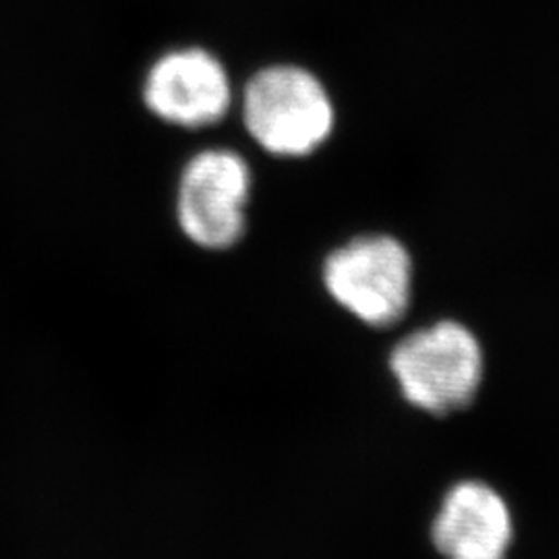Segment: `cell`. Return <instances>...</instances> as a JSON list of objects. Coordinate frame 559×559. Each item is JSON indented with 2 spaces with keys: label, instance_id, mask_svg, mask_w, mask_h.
I'll return each mask as SVG.
<instances>
[{
  "label": "cell",
  "instance_id": "1",
  "mask_svg": "<svg viewBox=\"0 0 559 559\" xmlns=\"http://www.w3.org/2000/svg\"><path fill=\"white\" fill-rule=\"evenodd\" d=\"M388 371L406 404L431 417H448L477 399L485 378V353L468 325L433 321L390 348Z\"/></svg>",
  "mask_w": 559,
  "mask_h": 559
},
{
  "label": "cell",
  "instance_id": "2",
  "mask_svg": "<svg viewBox=\"0 0 559 559\" xmlns=\"http://www.w3.org/2000/svg\"><path fill=\"white\" fill-rule=\"evenodd\" d=\"M321 284L344 313L371 330L406 318L415 290V263L392 235H360L332 249L321 263Z\"/></svg>",
  "mask_w": 559,
  "mask_h": 559
},
{
  "label": "cell",
  "instance_id": "3",
  "mask_svg": "<svg viewBox=\"0 0 559 559\" xmlns=\"http://www.w3.org/2000/svg\"><path fill=\"white\" fill-rule=\"evenodd\" d=\"M242 120L267 154L305 158L330 140L336 112L328 90L297 64H272L242 90Z\"/></svg>",
  "mask_w": 559,
  "mask_h": 559
},
{
  "label": "cell",
  "instance_id": "4",
  "mask_svg": "<svg viewBox=\"0 0 559 559\" xmlns=\"http://www.w3.org/2000/svg\"><path fill=\"white\" fill-rule=\"evenodd\" d=\"M253 175L247 160L224 147L187 162L177 193V221L187 239L205 251L233 249L247 228Z\"/></svg>",
  "mask_w": 559,
  "mask_h": 559
},
{
  "label": "cell",
  "instance_id": "5",
  "mask_svg": "<svg viewBox=\"0 0 559 559\" xmlns=\"http://www.w3.org/2000/svg\"><path fill=\"white\" fill-rule=\"evenodd\" d=\"M143 102L158 119L185 129L221 122L233 106V85L221 59L203 48L170 50L152 64Z\"/></svg>",
  "mask_w": 559,
  "mask_h": 559
},
{
  "label": "cell",
  "instance_id": "6",
  "mask_svg": "<svg viewBox=\"0 0 559 559\" xmlns=\"http://www.w3.org/2000/svg\"><path fill=\"white\" fill-rule=\"evenodd\" d=\"M429 535L443 559H506L514 520L491 485L460 480L441 498Z\"/></svg>",
  "mask_w": 559,
  "mask_h": 559
}]
</instances>
